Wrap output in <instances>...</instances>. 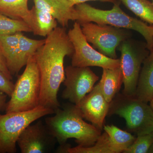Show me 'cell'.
I'll return each mask as SVG.
<instances>
[{
  "mask_svg": "<svg viewBox=\"0 0 153 153\" xmlns=\"http://www.w3.org/2000/svg\"><path fill=\"white\" fill-rule=\"evenodd\" d=\"M74 47L66 29L57 27L45 39L35 54L41 80L40 105L55 111L60 107L57 93L65 78L66 56H72Z\"/></svg>",
  "mask_w": 153,
  "mask_h": 153,
  "instance_id": "6da1fadb",
  "label": "cell"
},
{
  "mask_svg": "<svg viewBox=\"0 0 153 153\" xmlns=\"http://www.w3.org/2000/svg\"><path fill=\"white\" fill-rule=\"evenodd\" d=\"M54 114L53 116L46 118L45 124L60 146L65 145L69 139L74 138L78 146H91L101 134L102 130L84 120L75 105H65Z\"/></svg>",
  "mask_w": 153,
  "mask_h": 153,
  "instance_id": "7a4b0ae2",
  "label": "cell"
},
{
  "mask_svg": "<svg viewBox=\"0 0 153 153\" xmlns=\"http://www.w3.org/2000/svg\"><path fill=\"white\" fill-rule=\"evenodd\" d=\"M75 8L79 16L76 22L79 24L94 22L134 30L145 38L150 52L153 50V25H148L141 20L128 16L121 10L119 3H115L111 10H106L96 8L85 3L76 5Z\"/></svg>",
  "mask_w": 153,
  "mask_h": 153,
  "instance_id": "3957f363",
  "label": "cell"
},
{
  "mask_svg": "<svg viewBox=\"0 0 153 153\" xmlns=\"http://www.w3.org/2000/svg\"><path fill=\"white\" fill-rule=\"evenodd\" d=\"M41 80L35 55L28 60L25 71L14 85L6 113L27 111L40 105Z\"/></svg>",
  "mask_w": 153,
  "mask_h": 153,
  "instance_id": "277c9868",
  "label": "cell"
},
{
  "mask_svg": "<svg viewBox=\"0 0 153 153\" xmlns=\"http://www.w3.org/2000/svg\"><path fill=\"white\" fill-rule=\"evenodd\" d=\"M125 120L129 131L137 135L153 132V111L149 105L134 96L117 94L110 103L108 114Z\"/></svg>",
  "mask_w": 153,
  "mask_h": 153,
  "instance_id": "5b68a950",
  "label": "cell"
},
{
  "mask_svg": "<svg viewBox=\"0 0 153 153\" xmlns=\"http://www.w3.org/2000/svg\"><path fill=\"white\" fill-rule=\"evenodd\" d=\"M55 112L39 105L27 111L0 114V153L16 152L17 141L23 131L35 121Z\"/></svg>",
  "mask_w": 153,
  "mask_h": 153,
  "instance_id": "8992f818",
  "label": "cell"
},
{
  "mask_svg": "<svg viewBox=\"0 0 153 153\" xmlns=\"http://www.w3.org/2000/svg\"><path fill=\"white\" fill-rule=\"evenodd\" d=\"M146 43L128 38L117 47L121 52L120 67L123 75V93L134 96L142 65L150 53Z\"/></svg>",
  "mask_w": 153,
  "mask_h": 153,
  "instance_id": "52a82bcc",
  "label": "cell"
},
{
  "mask_svg": "<svg viewBox=\"0 0 153 153\" xmlns=\"http://www.w3.org/2000/svg\"><path fill=\"white\" fill-rule=\"evenodd\" d=\"M80 25L88 42L102 54L112 59H117L116 49L121 43L132 36L129 30L111 25L94 22H86Z\"/></svg>",
  "mask_w": 153,
  "mask_h": 153,
  "instance_id": "ba28073f",
  "label": "cell"
},
{
  "mask_svg": "<svg viewBox=\"0 0 153 153\" xmlns=\"http://www.w3.org/2000/svg\"><path fill=\"white\" fill-rule=\"evenodd\" d=\"M68 35L74 49L71 56L72 66L80 67L97 66L109 69L120 67V59L106 57L91 46L83 35L78 22H74L73 28L68 31Z\"/></svg>",
  "mask_w": 153,
  "mask_h": 153,
  "instance_id": "9c48e42d",
  "label": "cell"
},
{
  "mask_svg": "<svg viewBox=\"0 0 153 153\" xmlns=\"http://www.w3.org/2000/svg\"><path fill=\"white\" fill-rule=\"evenodd\" d=\"M65 86L62 98L78 105L81 100L93 89L99 77L89 67H76L71 65L65 69Z\"/></svg>",
  "mask_w": 153,
  "mask_h": 153,
  "instance_id": "30bf717a",
  "label": "cell"
},
{
  "mask_svg": "<svg viewBox=\"0 0 153 153\" xmlns=\"http://www.w3.org/2000/svg\"><path fill=\"white\" fill-rule=\"evenodd\" d=\"M56 141L45 124L39 121L23 131L17 144L22 153H45L51 152Z\"/></svg>",
  "mask_w": 153,
  "mask_h": 153,
  "instance_id": "8fae6325",
  "label": "cell"
},
{
  "mask_svg": "<svg viewBox=\"0 0 153 153\" xmlns=\"http://www.w3.org/2000/svg\"><path fill=\"white\" fill-rule=\"evenodd\" d=\"M76 106L83 118L102 130L105 119L108 114L110 103L105 98L98 83Z\"/></svg>",
  "mask_w": 153,
  "mask_h": 153,
  "instance_id": "7c38bea8",
  "label": "cell"
},
{
  "mask_svg": "<svg viewBox=\"0 0 153 153\" xmlns=\"http://www.w3.org/2000/svg\"><path fill=\"white\" fill-rule=\"evenodd\" d=\"M34 6L49 13L62 27L68 26L70 21L76 22L79 16L75 8L68 0H33Z\"/></svg>",
  "mask_w": 153,
  "mask_h": 153,
  "instance_id": "4fadbf2b",
  "label": "cell"
},
{
  "mask_svg": "<svg viewBox=\"0 0 153 153\" xmlns=\"http://www.w3.org/2000/svg\"><path fill=\"white\" fill-rule=\"evenodd\" d=\"M134 97L148 102L153 97V50L145 59L140 72Z\"/></svg>",
  "mask_w": 153,
  "mask_h": 153,
  "instance_id": "5bb4252c",
  "label": "cell"
},
{
  "mask_svg": "<svg viewBox=\"0 0 153 153\" xmlns=\"http://www.w3.org/2000/svg\"><path fill=\"white\" fill-rule=\"evenodd\" d=\"M45 42V39L35 40L26 37L21 33L13 66L10 72L12 76L19 73Z\"/></svg>",
  "mask_w": 153,
  "mask_h": 153,
  "instance_id": "9a60e30c",
  "label": "cell"
},
{
  "mask_svg": "<svg viewBox=\"0 0 153 153\" xmlns=\"http://www.w3.org/2000/svg\"><path fill=\"white\" fill-rule=\"evenodd\" d=\"M102 74L99 82L102 93L110 103L123 83V75L121 67L109 69L102 68Z\"/></svg>",
  "mask_w": 153,
  "mask_h": 153,
  "instance_id": "2e32d148",
  "label": "cell"
},
{
  "mask_svg": "<svg viewBox=\"0 0 153 153\" xmlns=\"http://www.w3.org/2000/svg\"><path fill=\"white\" fill-rule=\"evenodd\" d=\"M31 11V28L36 36L47 37L57 27V21L51 14L33 7Z\"/></svg>",
  "mask_w": 153,
  "mask_h": 153,
  "instance_id": "e0dca14e",
  "label": "cell"
},
{
  "mask_svg": "<svg viewBox=\"0 0 153 153\" xmlns=\"http://www.w3.org/2000/svg\"><path fill=\"white\" fill-rule=\"evenodd\" d=\"M28 2V0H0V13L10 18L22 20L31 28V11Z\"/></svg>",
  "mask_w": 153,
  "mask_h": 153,
  "instance_id": "ac0fdd59",
  "label": "cell"
},
{
  "mask_svg": "<svg viewBox=\"0 0 153 153\" xmlns=\"http://www.w3.org/2000/svg\"><path fill=\"white\" fill-rule=\"evenodd\" d=\"M103 129L108 135L115 153L123 152L133 143L136 139L131 134L113 125L105 126Z\"/></svg>",
  "mask_w": 153,
  "mask_h": 153,
  "instance_id": "d6986e66",
  "label": "cell"
},
{
  "mask_svg": "<svg viewBox=\"0 0 153 153\" xmlns=\"http://www.w3.org/2000/svg\"><path fill=\"white\" fill-rule=\"evenodd\" d=\"M58 152L68 153H115L108 135L105 131L100 134L93 146L89 147L77 146L73 148L61 146Z\"/></svg>",
  "mask_w": 153,
  "mask_h": 153,
  "instance_id": "ffe728a7",
  "label": "cell"
},
{
  "mask_svg": "<svg viewBox=\"0 0 153 153\" xmlns=\"http://www.w3.org/2000/svg\"><path fill=\"white\" fill-rule=\"evenodd\" d=\"M21 33L19 32L7 35H0V50L10 72L13 66Z\"/></svg>",
  "mask_w": 153,
  "mask_h": 153,
  "instance_id": "44dd1931",
  "label": "cell"
},
{
  "mask_svg": "<svg viewBox=\"0 0 153 153\" xmlns=\"http://www.w3.org/2000/svg\"><path fill=\"white\" fill-rule=\"evenodd\" d=\"M143 21L153 25V4L148 0H120Z\"/></svg>",
  "mask_w": 153,
  "mask_h": 153,
  "instance_id": "7402d4cb",
  "label": "cell"
},
{
  "mask_svg": "<svg viewBox=\"0 0 153 153\" xmlns=\"http://www.w3.org/2000/svg\"><path fill=\"white\" fill-rule=\"evenodd\" d=\"M32 32L27 23L18 19L10 18L0 13V35H7L19 32Z\"/></svg>",
  "mask_w": 153,
  "mask_h": 153,
  "instance_id": "603a6c76",
  "label": "cell"
},
{
  "mask_svg": "<svg viewBox=\"0 0 153 153\" xmlns=\"http://www.w3.org/2000/svg\"><path fill=\"white\" fill-rule=\"evenodd\" d=\"M153 144V132L138 135L133 143L123 153H148Z\"/></svg>",
  "mask_w": 153,
  "mask_h": 153,
  "instance_id": "cb8c5ba5",
  "label": "cell"
},
{
  "mask_svg": "<svg viewBox=\"0 0 153 153\" xmlns=\"http://www.w3.org/2000/svg\"><path fill=\"white\" fill-rule=\"evenodd\" d=\"M14 85L12 79H9L5 74L0 71V91L10 97L13 91Z\"/></svg>",
  "mask_w": 153,
  "mask_h": 153,
  "instance_id": "d4e9b609",
  "label": "cell"
},
{
  "mask_svg": "<svg viewBox=\"0 0 153 153\" xmlns=\"http://www.w3.org/2000/svg\"><path fill=\"white\" fill-rule=\"evenodd\" d=\"M0 71H1L4 74H5L9 79H13V76L9 71L7 67L5 60L0 50Z\"/></svg>",
  "mask_w": 153,
  "mask_h": 153,
  "instance_id": "484cf974",
  "label": "cell"
},
{
  "mask_svg": "<svg viewBox=\"0 0 153 153\" xmlns=\"http://www.w3.org/2000/svg\"><path fill=\"white\" fill-rule=\"evenodd\" d=\"M68 1L75 6L76 5L79 4L84 3L88 1H100L102 2H111L114 3L116 2V0H68Z\"/></svg>",
  "mask_w": 153,
  "mask_h": 153,
  "instance_id": "4316f807",
  "label": "cell"
},
{
  "mask_svg": "<svg viewBox=\"0 0 153 153\" xmlns=\"http://www.w3.org/2000/svg\"><path fill=\"white\" fill-rule=\"evenodd\" d=\"M7 96L5 94L0 91V111L5 110L7 103Z\"/></svg>",
  "mask_w": 153,
  "mask_h": 153,
  "instance_id": "83f0119b",
  "label": "cell"
},
{
  "mask_svg": "<svg viewBox=\"0 0 153 153\" xmlns=\"http://www.w3.org/2000/svg\"><path fill=\"white\" fill-rule=\"evenodd\" d=\"M150 106L151 108H152V110L153 111V98L152 99V100H150Z\"/></svg>",
  "mask_w": 153,
  "mask_h": 153,
  "instance_id": "f1b7e54d",
  "label": "cell"
},
{
  "mask_svg": "<svg viewBox=\"0 0 153 153\" xmlns=\"http://www.w3.org/2000/svg\"><path fill=\"white\" fill-rule=\"evenodd\" d=\"M148 153H153V144L152 146L150 149L149 150Z\"/></svg>",
  "mask_w": 153,
  "mask_h": 153,
  "instance_id": "f546056e",
  "label": "cell"
},
{
  "mask_svg": "<svg viewBox=\"0 0 153 153\" xmlns=\"http://www.w3.org/2000/svg\"><path fill=\"white\" fill-rule=\"evenodd\" d=\"M152 4H153V3H152Z\"/></svg>",
  "mask_w": 153,
  "mask_h": 153,
  "instance_id": "4dcf8cb0",
  "label": "cell"
},
{
  "mask_svg": "<svg viewBox=\"0 0 153 153\" xmlns=\"http://www.w3.org/2000/svg\"></svg>",
  "mask_w": 153,
  "mask_h": 153,
  "instance_id": "1f68e13d",
  "label": "cell"
}]
</instances>
